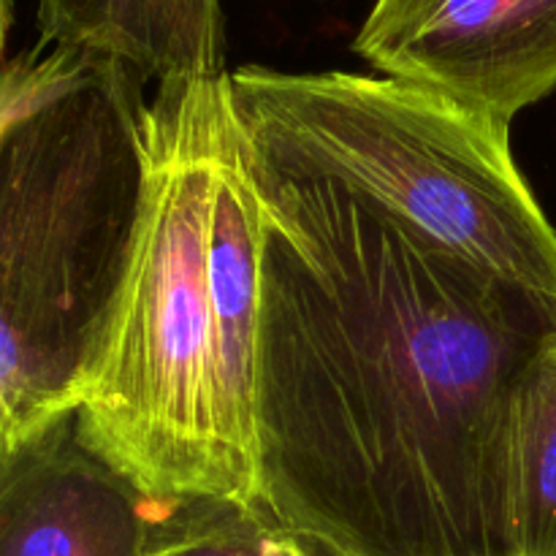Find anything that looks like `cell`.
<instances>
[{"label": "cell", "instance_id": "cell-1", "mask_svg": "<svg viewBox=\"0 0 556 556\" xmlns=\"http://www.w3.org/2000/svg\"><path fill=\"white\" fill-rule=\"evenodd\" d=\"M250 161L255 497L342 556H519L510 413L556 296L334 179Z\"/></svg>", "mask_w": 556, "mask_h": 556}, {"label": "cell", "instance_id": "cell-2", "mask_svg": "<svg viewBox=\"0 0 556 556\" xmlns=\"http://www.w3.org/2000/svg\"><path fill=\"white\" fill-rule=\"evenodd\" d=\"M147 150L139 242L79 432L152 500L255 497L264 201L228 71L157 81Z\"/></svg>", "mask_w": 556, "mask_h": 556}, {"label": "cell", "instance_id": "cell-3", "mask_svg": "<svg viewBox=\"0 0 556 556\" xmlns=\"http://www.w3.org/2000/svg\"><path fill=\"white\" fill-rule=\"evenodd\" d=\"M144 81L65 43L3 65L0 451L79 405L144 217Z\"/></svg>", "mask_w": 556, "mask_h": 556}, {"label": "cell", "instance_id": "cell-4", "mask_svg": "<svg viewBox=\"0 0 556 556\" xmlns=\"http://www.w3.org/2000/svg\"><path fill=\"white\" fill-rule=\"evenodd\" d=\"M253 155L353 193L478 266L556 296V231L510 155V125L394 79L228 74Z\"/></svg>", "mask_w": 556, "mask_h": 556}, {"label": "cell", "instance_id": "cell-5", "mask_svg": "<svg viewBox=\"0 0 556 556\" xmlns=\"http://www.w3.org/2000/svg\"><path fill=\"white\" fill-rule=\"evenodd\" d=\"M353 52L510 125L556 90V0H375Z\"/></svg>", "mask_w": 556, "mask_h": 556}, {"label": "cell", "instance_id": "cell-6", "mask_svg": "<svg viewBox=\"0 0 556 556\" xmlns=\"http://www.w3.org/2000/svg\"><path fill=\"white\" fill-rule=\"evenodd\" d=\"M155 510L85 443L76 410L0 451V556H147Z\"/></svg>", "mask_w": 556, "mask_h": 556}, {"label": "cell", "instance_id": "cell-7", "mask_svg": "<svg viewBox=\"0 0 556 556\" xmlns=\"http://www.w3.org/2000/svg\"><path fill=\"white\" fill-rule=\"evenodd\" d=\"M36 25L41 43L112 54L144 79L226 74L220 0H38Z\"/></svg>", "mask_w": 556, "mask_h": 556}, {"label": "cell", "instance_id": "cell-8", "mask_svg": "<svg viewBox=\"0 0 556 556\" xmlns=\"http://www.w3.org/2000/svg\"><path fill=\"white\" fill-rule=\"evenodd\" d=\"M510 516L519 556H556V334L516 386Z\"/></svg>", "mask_w": 556, "mask_h": 556}, {"label": "cell", "instance_id": "cell-9", "mask_svg": "<svg viewBox=\"0 0 556 556\" xmlns=\"http://www.w3.org/2000/svg\"><path fill=\"white\" fill-rule=\"evenodd\" d=\"M147 556H342L258 497L157 500Z\"/></svg>", "mask_w": 556, "mask_h": 556}]
</instances>
